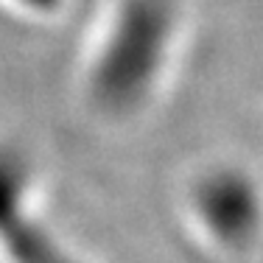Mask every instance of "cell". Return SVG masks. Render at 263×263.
I'll use <instances>...</instances> for the list:
<instances>
[{
  "mask_svg": "<svg viewBox=\"0 0 263 263\" xmlns=\"http://www.w3.org/2000/svg\"><path fill=\"white\" fill-rule=\"evenodd\" d=\"M0 263H84L34 202L26 160L0 148Z\"/></svg>",
  "mask_w": 263,
  "mask_h": 263,
  "instance_id": "3",
  "label": "cell"
},
{
  "mask_svg": "<svg viewBox=\"0 0 263 263\" xmlns=\"http://www.w3.org/2000/svg\"><path fill=\"white\" fill-rule=\"evenodd\" d=\"M11 9L23 11V14H34V17H51L62 9L65 0H6Z\"/></svg>",
  "mask_w": 263,
  "mask_h": 263,
  "instance_id": "4",
  "label": "cell"
},
{
  "mask_svg": "<svg viewBox=\"0 0 263 263\" xmlns=\"http://www.w3.org/2000/svg\"><path fill=\"white\" fill-rule=\"evenodd\" d=\"M179 36L174 0H115L87 62V96L112 118L157 96Z\"/></svg>",
  "mask_w": 263,
  "mask_h": 263,
  "instance_id": "1",
  "label": "cell"
},
{
  "mask_svg": "<svg viewBox=\"0 0 263 263\" xmlns=\"http://www.w3.org/2000/svg\"><path fill=\"white\" fill-rule=\"evenodd\" d=\"M187 216L221 255H249L263 241V191L243 168H208L187 191Z\"/></svg>",
  "mask_w": 263,
  "mask_h": 263,
  "instance_id": "2",
  "label": "cell"
}]
</instances>
